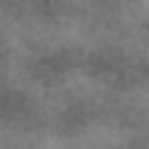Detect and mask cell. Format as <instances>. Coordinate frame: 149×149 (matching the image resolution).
I'll return each mask as SVG.
<instances>
[]
</instances>
